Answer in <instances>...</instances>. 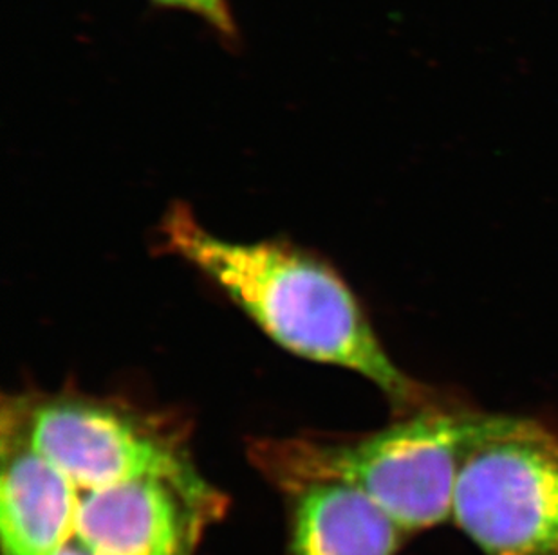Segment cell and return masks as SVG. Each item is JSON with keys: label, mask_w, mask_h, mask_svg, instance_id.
Listing matches in <instances>:
<instances>
[{"label": "cell", "mask_w": 558, "mask_h": 555, "mask_svg": "<svg viewBox=\"0 0 558 555\" xmlns=\"http://www.w3.org/2000/svg\"><path fill=\"white\" fill-rule=\"evenodd\" d=\"M161 236L170 252L216 282L286 350L364 375L405 411L430 406V395L390 361L331 269L290 247L219 238L186 206L167 213Z\"/></svg>", "instance_id": "6da1fadb"}, {"label": "cell", "mask_w": 558, "mask_h": 555, "mask_svg": "<svg viewBox=\"0 0 558 555\" xmlns=\"http://www.w3.org/2000/svg\"><path fill=\"white\" fill-rule=\"evenodd\" d=\"M486 419L427 406L353 441L266 439L250 455L284 493L310 483H343L373 499L407 534L452 516L459 471Z\"/></svg>", "instance_id": "7a4b0ae2"}, {"label": "cell", "mask_w": 558, "mask_h": 555, "mask_svg": "<svg viewBox=\"0 0 558 555\" xmlns=\"http://www.w3.org/2000/svg\"><path fill=\"white\" fill-rule=\"evenodd\" d=\"M452 518L485 555H558V435L488 415L459 471Z\"/></svg>", "instance_id": "3957f363"}, {"label": "cell", "mask_w": 558, "mask_h": 555, "mask_svg": "<svg viewBox=\"0 0 558 555\" xmlns=\"http://www.w3.org/2000/svg\"><path fill=\"white\" fill-rule=\"evenodd\" d=\"M15 441L51 461L78 491L147 478L183 485L205 482L175 436L104 404H38L16 431Z\"/></svg>", "instance_id": "277c9868"}, {"label": "cell", "mask_w": 558, "mask_h": 555, "mask_svg": "<svg viewBox=\"0 0 558 555\" xmlns=\"http://www.w3.org/2000/svg\"><path fill=\"white\" fill-rule=\"evenodd\" d=\"M221 508V496L206 482L147 478L93 489L78 494L69 541L95 555H194Z\"/></svg>", "instance_id": "5b68a950"}, {"label": "cell", "mask_w": 558, "mask_h": 555, "mask_svg": "<svg viewBox=\"0 0 558 555\" xmlns=\"http://www.w3.org/2000/svg\"><path fill=\"white\" fill-rule=\"evenodd\" d=\"M78 489L32 447L13 441L0 480L2 555H54L74 530Z\"/></svg>", "instance_id": "8992f818"}, {"label": "cell", "mask_w": 558, "mask_h": 555, "mask_svg": "<svg viewBox=\"0 0 558 555\" xmlns=\"http://www.w3.org/2000/svg\"><path fill=\"white\" fill-rule=\"evenodd\" d=\"M291 498L288 555H395L403 530L356 489L310 483Z\"/></svg>", "instance_id": "52a82bcc"}, {"label": "cell", "mask_w": 558, "mask_h": 555, "mask_svg": "<svg viewBox=\"0 0 558 555\" xmlns=\"http://www.w3.org/2000/svg\"><path fill=\"white\" fill-rule=\"evenodd\" d=\"M153 2L172 10L189 11L192 15L199 16L221 37L230 40L238 37V27L228 8V0H153Z\"/></svg>", "instance_id": "ba28073f"}, {"label": "cell", "mask_w": 558, "mask_h": 555, "mask_svg": "<svg viewBox=\"0 0 558 555\" xmlns=\"http://www.w3.org/2000/svg\"><path fill=\"white\" fill-rule=\"evenodd\" d=\"M54 555H95L90 554L89 551H85L84 546L76 545L73 541H69L65 545L60 548Z\"/></svg>", "instance_id": "9c48e42d"}]
</instances>
